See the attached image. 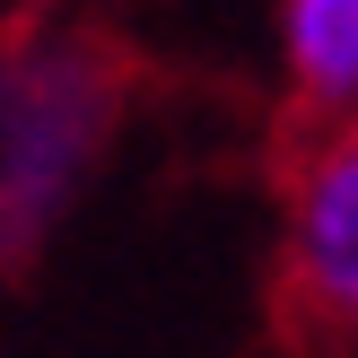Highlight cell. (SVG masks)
Here are the masks:
<instances>
[{
	"label": "cell",
	"instance_id": "7a4b0ae2",
	"mask_svg": "<svg viewBox=\"0 0 358 358\" xmlns=\"http://www.w3.org/2000/svg\"><path fill=\"white\" fill-rule=\"evenodd\" d=\"M280 315L315 350L358 341V131L315 140L297 166L289 245H280Z\"/></svg>",
	"mask_w": 358,
	"mask_h": 358
},
{
	"label": "cell",
	"instance_id": "6da1fadb",
	"mask_svg": "<svg viewBox=\"0 0 358 358\" xmlns=\"http://www.w3.org/2000/svg\"><path fill=\"white\" fill-rule=\"evenodd\" d=\"M122 87L131 62L96 27L27 35L0 62V262H27L44 227L70 210L122 114Z\"/></svg>",
	"mask_w": 358,
	"mask_h": 358
},
{
	"label": "cell",
	"instance_id": "3957f363",
	"mask_svg": "<svg viewBox=\"0 0 358 358\" xmlns=\"http://www.w3.org/2000/svg\"><path fill=\"white\" fill-rule=\"evenodd\" d=\"M289 79L306 105L358 96V0H289Z\"/></svg>",
	"mask_w": 358,
	"mask_h": 358
}]
</instances>
